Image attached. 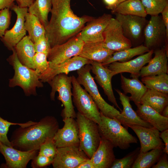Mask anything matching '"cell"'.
<instances>
[{
  "label": "cell",
  "mask_w": 168,
  "mask_h": 168,
  "mask_svg": "<svg viewBox=\"0 0 168 168\" xmlns=\"http://www.w3.org/2000/svg\"><path fill=\"white\" fill-rule=\"evenodd\" d=\"M36 122L30 121L25 123H14L8 121L0 116V141L7 146L12 147L11 142L7 137L10 126L18 125L22 127H25L33 124Z\"/></svg>",
  "instance_id": "37"
},
{
  "label": "cell",
  "mask_w": 168,
  "mask_h": 168,
  "mask_svg": "<svg viewBox=\"0 0 168 168\" xmlns=\"http://www.w3.org/2000/svg\"><path fill=\"white\" fill-rule=\"evenodd\" d=\"M112 17L111 14L105 13L88 22L80 32L84 43L103 42L104 31Z\"/></svg>",
  "instance_id": "17"
},
{
  "label": "cell",
  "mask_w": 168,
  "mask_h": 168,
  "mask_svg": "<svg viewBox=\"0 0 168 168\" xmlns=\"http://www.w3.org/2000/svg\"><path fill=\"white\" fill-rule=\"evenodd\" d=\"M126 0H117V3H116V5H115V7L117 6L120 3H121V2L124 1H125Z\"/></svg>",
  "instance_id": "52"
},
{
  "label": "cell",
  "mask_w": 168,
  "mask_h": 168,
  "mask_svg": "<svg viewBox=\"0 0 168 168\" xmlns=\"http://www.w3.org/2000/svg\"><path fill=\"white\" fill-rule=\"evenodd\" d=\"M15 0H0V10L5 8H11Z\"/></svg>",
  "instance_id": "47"
},
{
  "label": "cell",
  "mask_w": 168,
  "mask_h": 168,
  "mask_svg": "<svg viewBox=\"0 0 168 168\" xmlns=\"http://www.w3.org/2000/svg\"><path fill=\"white\" fill-rule=\"evenodd\" d=\"M140 104L148 106L161 114L164 108L168 105V95L147 89L141 99Z\"/></svg>",
  "instance_id": "29"
},
{
  "label": "cell",
  "mask_w": 168,
  "mask_h": 168,
  "mask_svg": "<svg viewBox=\"0 0 168 168\" xmlns=\"http://www.w3.org/2000/svg\"><path fill=\"white\" fill-rule=\"evenodd\" d=\"M147 15L156 16L168 5V0H140Z\"/></svg>",
  "instance_id": "36"
},
{
  "label": "cell",
  "mask_w": 168,
  "mask_h": 168,
  "mask_svg": "<svg viewBox=\"0 0 168 168\" xmlns=\"http://www.w3.org/2000/svg\"><path fill=\"white\" fill-rule=\"evenodd\" d=\"M164 148H157L145 152H140L132 168H150L157 162L163 153Z\"/></svg>",
  "instance_id": "32"
},
{
  "label": "cell",
  "mask_w": 168,
  "mask_h": 168,
  "mask_svg": "<svg viewBox=\"0 0 168 168\" xmlns=\"http://www.w3.org/2000/svg\"><path fill=\"white\" fill-rule=\"evenodd\" d=\"M114 52L106 47L103 42L84 43L78 56L88 60L102 63L110 58Z\"/></svg>",
  "instance_id": "25"
},
{
  "label": "cell",
  "mask_w": 168,
  "mask_h": 168,
  "mask_svg": "<svg viewBox=\"0 0 168 168\" xmlns=\"http://www.w3.org/2000/svg\"><path fill=\"white\" fill-rule=\"evenodd\" d=\"M12 54L7 59L14 70L12 78L9 80V86L21 87L27 96L37 95V88L42 87L43 85L39 78L40 74L33 69L22 64L19 60L14 48Z\"/></svg>",
  "instance_id": "3"
},
{
  "label": "cell",
  "mask_w": 168,
  "mask_h": 168,
  "mask_svg": "<svg viewBox=\"0 0 168 168\" xmlns=\"http://www.w3.org/2000/svg\"><path fill=\"white\" fill-rule=\"evenodd\" d=\"M91 62L78 55L59 64H54L49 62V68L40 74L39 78L42 82H48L57 75L62 73L68 75L71 72L77 70L86 64H90Z\"/></svg>",
  "instance_id": "16"
},
{
  "label": "cell",
  "mask_w": 168,
  "mask_h": 168,
  "mask_svg": "<svg viewBox=\"0 0 168 168\" xmlns=\"http://www.w3.org/2000/svg\"><path fill=\"white\" fill-rule=\"evenodd\" d=\"M149 49L143 44L119 51L114 52L111 57L105 62L101 63L105 66L115 61L124 62L128 61L134 57L140 55L147 53Z\"/></svg>",
  "instance_id": "31"
},
{
  "label": "cell",
  "mask_w": 168,
  "mask_h": 168,
  "mask_svg": "<svg viewBox=\"0 0 168 168\" xmlns=\"http://www.w3.org/2000/svg\"><path fill=\"white\" fill-rule=\"evenodd\" d=\"M18 5L21 7H28L34 2V0H15Z\"/></svg>",
  "instance_id": "48"
},
{
  "label": "cell",
  "mask_w": 168,
  "mask_h": 168,
  "mask_svg": "<svg viewBox=\"0 0 168 168\" xmlns=\"http://www.w3.org/2000/svg\"><path fill=\"white\" fill-rule=\"evenodd\" d=\"M161 132L160 133V137L162 139L165 144L163 151L164 152L168 154V129Z\"/></svg>",
  "instance_id": "45"
},
{
  "label": "cell",
  "mask_w": 168,
  "mask_h": 168,
  "mask_svg": "<svg viewBox=\"0 0 168 168\" xmlns=\"http://www.w3.org/2000/svg\"><path fill=\"white\" fill-rule=\"evenodd\" d=\"M141 81L147 88L168 94V75L163 73L142 77Z\"/></svg>",
  "instance_id": "35"
},
{
  "label": "cell",
  "mask_w": 168,
  "mask_h": 168,
  "mask_svg": "<svg viewBox=\"0 0 168 168\" xmlns=\"http://www.w3.org/2000/svg\"><path fill=\"white\" fill-rule=\"evenodd\" d=\"M104 3L106 5V8L111 10L115 7L117 0H103Z\"/></svg>",
  "instance_id": "50"
},
{
  "label": "cell",
  "mask_w": 168,
  "mask_h": 168,
  "mask_svg": "<svg viewBox=\"0 0 168 168\" xmlns=\"http://www.w3.org/2000/svg\"><path fill=\"white\" fill-rule=\"evenodd\" d=\"M136 112L142 119L160 131L168 129V118L163 116L151 107L140 104L137 106Z\"/></svg>",
  "instance_id": "26"
},
{
  "label": "cell",
  "mask_w": 168,
  "mask_h": 168,
  "mask_svg": "<svg viewBox=\"0 0 168 168\" xmlns=\"http://www.w3.org/2000/svg\"><path fill=\"white\" fill-rule=\"evenodd\" d=\"M33 43L36 53H44L48 55L51 48L45 35L39 38Z\"/></svg>",
  "instance_id": "42"
},
{
  "label": "cell",
  "mask_w": 168,
  "mask_h": 168,
  "mask_svg": "<svg viewBox=\"0 0 168 168\" xmlns=\"http://www.w3.org/2000/svg\"><path fill=\"white\" fill-rule=\"evenodd\" d=\"M71 0H51V16L45 28V35L51 48L62 44L80 32L94 17L78 16L71 7Z\"/></svg>",
  "instance_id": "1"
},
{
  "label": "cell",
  "mask_w": 168,
  "mask_h": 168,
  "mask_svg": "<svg viewBox=\"0 0 168 168\" xmlns=\"http://www.w3.org/2000/svg\"><path fill=\"white\" fill-rule=\"evenodd\" d=\"M15 13L17 18L14 25L10 30H7L1 40L9 50L14 48L17 44L26 35L25 27V16L28 12V7H21L13 5L11 8Z\"/></svg>",
  "instance_id": "14"
},
{
  "label": "cell",
  "mask_w": 168,
  "mask_h": 168,
  "mask_svg": "<svg viewBox=\"0 0 168 168\" xmlns=\"http://www.w3.org/2000/svg\"><path fill=\"white\" fill-rule=\"evenodd\" d=\"M84 42L80 32L65 43L51 48L47 56L49 62L52 63H60L80 54Z\"/></svg>",
  "instance_id": "11"
},
{
  "label": "cell",
  "mask_w": 168,
  "mask_h": 168,
  "mask_svg": "<svg viewBox=\"0 0 168 168\" xmlns=\"http://www.w3.org/2000/svg\"><path fill=\"white\" fill-rule=\"evenodd\" d=\"M25 29L34 43L45 34V29L37 17L28 12L25 16Z\"/></svg>",
  "instance_id": "34"
},
{
  "label": "cell",
  "mask_w": 168,
  "mask_h": 168,
  "mask_svg": "<svg viewBox=\"0 0 168 168\" xmlns=\"http://www.w3.org/2000/svg\"><path fill=\"white\" fill-rule=\"evenodd\" d=\"M115 18L122 27L124 35L131 42L132 47L144 43V33L148 21L146 17L115 13Z\"/></svg>",
  "instance_id": "9"
},
{
  "label": "cell",
  "mask_w": 168,
  "mask_h": 168,
  "mask_svg": "<svg viewBox=\"0 0 168 168\" xmlns=\"http://www.w3.org/2000/svg\"><path fill=\"white\" fill-rule=\"evenodd\" d=\"M48 55L42 53H36L33 58L35 70L41 74L49 68V63L47 59Z\"/></svg>",
  "instance_id": "39"
},
{
  "label": "cell",
  "mask_w": 168,
  "mask_h": 168,
  "mask_svg": "<svg viewBox=\"0 0 168 168\" xmlns=\"http://www.w3.org/2000/svg\"><path fill=\"white\" fill-rule=\"evenodd\" d=\"M76 118L78 128L79 148L90 159L99 147L101 139L98 124L78 112Z\"/></svg>",
  "instance_id": "6"
},
{
  "label": "cell",
  "mask_w": 168,
  "mask_h": 168,
  "mask_svg": "<svg viewBox=\"0 0 168 168\" xmlns=\"http://www.w3.org/2000/svg\"><path fill=\"white\" fill-rule=\"evenodd\" d=\"M114 147L108 140L101 138L99 147L90 161L94 168H110L115 160Z\"/></svg>",
  "instance_id": "23"
},
{
  "label": "cell",
  "mask_w": 168,
  "mask_h": 168,
  "mask_svg": "<svg viewBox=\"0 0 168 168\" xmlns=\"http://www.w3.org/2000/svg\"><path fill=\"white\" fill-rule=\"evenodd\" d=\"M14 49L20 62L26 66L35 70L33 58L36 52L34 43L29 36H25Z\"/></svg>",
  "instance_id": "28"
},
{
  "label": "cell",
  "mask_w": 168,
  "mask_h": 168,
  "mask_svg": "<svg viewBox=\"0 0 168 168\" xmlns=\"http://www.w3.org/2000/svg\"><path fill=\"white\" fill-rule=\"evenodd\" d=\"M54 159V158L48 157L38 153L31 160V166L33 168H44L52 164Z\"/></svg>",
  "instance_id": "43"
},
{
  "label": "cell",
  "mask_w": 168,
  "mask_h": 168,
  "mask_svg": "<svg viewBox=\"0 0 168 168\" xmlns=\"http://www.w3.org/2000/svg\"><path fill=\"white\" fill-rule=\"evenodd\" d=\"M51 87L50 97L54 100L56 92L58 93V99L61 101L64 108L61 113L63 119L71 117L75 118L76 113L74 109L72 96V76L64 73L59 74L48 82Z\"/></svg>",
  "instance_id": "7"
},
{
  "label": "cell",
  "mask_w": 168,
  "mask_h": 168,
  "mask_svg": "<svg viewBox=\"0 0 168 168\" xmlns=\"http://www.w3.org/2000/svg\"><path fill=\"white\" fill-rule=\"evenodd\" d=\"M63 121L64 126L58 129L53 137L57 147H79L78 128L76 120L70 117L63 119Z\"/></svg>",
  "instance_id": "18"
},
{
  "label": "cell",
  "mask_w": 168,
  "mask_h": 168,
  "mask_svg": "<svg viewBox=\"0 0 168 168\" xmlns=\"http://www.w3.org/2000/svg\"><path fill=\"white\" fill-rule=\"evenodd\" d=\"M161 13L163 21L166 27L167 35L168 36V5L166 6Z\"/></svg>",
  "instance_id": "46"
},
{
  "label": "cell",
  "mask_w": 168,
  "mask_h": 168,
  "mask_svg": "<svg viewBox=\"0 0 168 168\" xmlns=\"http://www.w3.org/2000/svg\"><path fill=\"white\" fill-rule=\"evenodd\" d=\"M39 150L23 151L4 144L0 141V152L6 163L1 165L6 168H26L29 162L38 154Z\"/></svg>",
  "instance_id": "15"
},
{
  "label": "cell",
  "mask_w": 168,
  "mask_h": 168,
  "mask_svg": "<svg viewBox=\"0 0 168 168\" xmlns=\"http://www.w3.org/2000/svg\"><path fill=\"white\" fill-rule=\"evenodd\" d=\"M152 167V168H168V154L163 152L157 162V163L154 165Z\"/></svg>",
  "instance_id": "44"
},
{
  "label": "cell",
  "mask_w": 168,
  "mask_h": 168,
  "mask_svg": "<svg viewBox=\"0 0 168 168\" xmlns=\"http://www.w3.org/2000/svg\"><path fill=\"white\" fill-rule=\"evenodd\" d=\"M104 45L114 52L132 47L130 42L124 36L121 26L115 19L112 18L103 34Z\"/></svg>",
  "instance_id": "12"
},
{
  "label": "cell",
  "mask_w": 168,
  "mask_h": 168,
  "mask_svg": "<svg viewBox=\"0 0 168 168\" xmlns=\"http://www.w3.org/2000/svg\"><path fill=\"white\" fill-rule=\"evenodd\" d=\"M72 102L78 112L86 117L98 124L101 121L100 112L91 96L72 76Z\"/></svg>",
  "instance_id": "8"
},
{
  "label": "cell",
  "mask_w": 168,
  "mask_h": 168,
  "mask_svg": "<svg viewBox=\"0 0 168 168\" xmlns=\"http://www.w3.org/2000/svg\"><path fill=\"white\" fill-rule=\"evenodd\" d=\"M91 65L87 64L77 70L76 79L92 97L100 112L109 118H115L121 124L123 117L120 112L107 102L102 97L98 90L93 77L90 73Z\"/></svg>",
  "instance_id": "5"
},
{
  "label": "cell",
  "mask_w": 168,
  "mask_h": 168,
  "mask_svg": "<svg viewBox=\"0 0 168 168\" xmlns=\"http://www.w3.org/2000/svg\"><path fill=\"white\" fill-rule=\"evenodd\" d=\"M111 13L146 17L147 14L140 0H126L111 10Z\"/></svg>",
  "instance_id": "30"
},
{
  "label": "cell",
  "mask_w": 168,
  "mask_h": 168,
  "mask_svg": "<svg viewBox=\"0 0 168 168\" xmlns=\"http://www.w3.org/2000/svg\"><path fill=\"white\" fill-rule=\"evenodd\" d=\"M138 138L140 143V152H145L152 149L165 146L160 137V131L153 127L147 128L138 125H128Z\"/></svg>",
  "instance_id": "19"
},
{
  "label": "cell",
  "mask_w": 168,
  "mask_h": 168,
  "mask_svg": "<svg viewBox=\"0 0 168 168\" xmlns=\"http://www.w3.org/2000/svg\"><path fill=\"white\" fill-rule=\"evenodd\" d=\"M76 168H94L90 159L81 162Z\"/></svg>",
  "instance_id": "49"
},
{
  "label": "cell",
  "mask_w": 168,
  "mask_h": 168,
  "mask_svg": "<svg viewBox=\"0 0 168 168\" xmlns=\"http://www.w3.org/2000/svg\"><path fill=\"white\" fill-rule=\"evenodd\" d=\"M154 57L148 62V65L141 68L139 77L156 75L163 73L168 74V51L165 46L153 51Z\"/></svg>",
  "instance_id": "22"
},
{
  "label": "cell",
  "mask_w": 168,
  "mask_h": 168,
  "mask_svg": "<svg viewBox=\"0 0 168 168\" xmlns=\"http://www.w3.org/2000/svg\"><path fill=\"white\" fill-rule=\"evenodd\" d=\"M52 6L51 0H35L28 7V12L37 17L45 28L49 23L48 15Z\"/></svg>",
  "instance_id": "33"
},
{
  "label": "cell",
  "mask_w": 168,
  "mask_h": 168,
  "mask_svg": "<svg viewBox=\"0 0 168 168\" xmlns=\"http://www.w3.org/2000/svg\"><path fill=\"white\" fill-rule=\"evenodd\" d=\"M161 114L163 116L168 118V105L166 106L163 109Z\"/></svg>",
  "instance_id": "51"
},
{
  "label": "cell",
  "mask_w": 168,
  "mask_h": 168,
  "mask_svg": "<svg viewBox=\"0 0 168 168\" xmlns=\"http://www.w3.org/2000/svg\"><path fill=\"white\" fill-rule=\"evenodd\" d=\"M57 148L53 138H49L40 146L38 153L48 157L54 158L57 153Z\"/></svg>",
  "instance_id": "40"
},
{
  "label": "cell",
  "mask_w": 168,
  "mask_h": 168,
  "mask_svg": "<svg viewBox=\"0 0 168 168\" xmlns=\"http://www.w3.org/2000/svg\"><path fill=\"white\" fill-rule=\"evenodd\" d=\"M89 159L79 147L57 148L52 164L54 168H76L81 162Z\"/></svg>",
  "instance_id": "13"
},
{
  "label": "cell",
  "mask_w": 168,
  "mask_h": 168,
  "mask_svg": "<svg viewBox=\"0 0 168 168\" xmlns=\"http://www.w3.org/2000/svg\"><path fill=\"white\" fill-rule=\"evenodd\" d=\"M115 90L119 95V99L123 107V109L120 113L123 117L122 124L124 127L127 129L128 125H138L149 128L153 127L142 119L133 110L130 103L129 96L118 89H115Z\"/></svg>",
  "instance_id": "24"
},
{
  "label": "cell",
  "mask_w": 168,
  "mask_h": 168,
  "mask_svg": "<svg viewBox=\"0 0 168 168\" xmlns=\"http://www.w3.org/2000/svg\"><path fill=\"white\" fill-rule=\"evenodd\" d=\"M13 132L10 141L12 147L23 151L39 150L49 138H53L59 128L57 119L51 116L41 119L30 125L20 126Z\"/></svg>",
  "instance_id": "2"
},
{
  "label": "cell",
  "mask_w": 168,
  "mask_h": 168,
  "mask_svg": "<svg viewBox=\"0 0 168 168\" xmlns=\"http://www.w3.org/2000/svg\"><path fill=\"white\" fill-rule=\"evenodd\" d=\"M0 11H1V10H0Z\"/></svg>",
  "instance_id": "53"
},
{
  "label": "cell",
  "mask_w": 168,
  "mask_h": 168,
  "mask_svg": "<svg viewBox=\"0 0 168 168\" xmlns=\"http://www.w3.org/2000/svg\"><path fill=\"white\" fill-rule=\"evenodd\" d=\"M144 45L153 51L164 46L168 51V36L161 16H151L145 27Z\"/></svg>",
  "instance_id": "10"
},
{
  "label": "cell",
  "mask_w": 168,
  "mask_h": 168,
  "mask_svg": "<svg viewBox=\"0 0 168 168\" xmlns=\"http://www.w3.org/2000/svg\"><path fill=\"white\" fill-rule=\"evenodd\" d=\"M100 119V122L98 124L100 135L109 141L114 147L126 150L131 144L138 143L137 138L116 119L108 117L101 113Z\"/></svg>",
  "instance_id": "4"
},
{
  "label": "cell",
  "mask_w": 168,
  "mask_h": 168,
  "mask_svg": "<svg viewBox=\"0 0 168 168\" xmlns=\"http://www.w3.org/2000/svg\"><path fill=\"white\" fill-rule=\"evenodd\" d=\"M11 15L9 8H5L0 12V37H2L9 27Z\"/></svg>",
  "instance_id": "41"
},
{
  "label": "cell",
  "mask_w": 168,
  "mask_h": 168,
  "mask_svg": "<svg viewBox=\"0 0 168 168\" xmlns=\"http://www.w3.org/2000/svg\"><path fill=\"white\" fill-rule=\"evenodd\" d=\"M90 64L91 70L95 75L94 78L103 90L108 100L121 111L114 95L111 84L112 78L116 73L101 63L91 61Z\"/></svg>",
  "instance_id": "20"
},
{
  "label": "cell",
  "mask_w": 168,
  "mask_h": 168,
  "mask_svg": "<svg viewBox=\"0 0 168 168\" xmlns=\"http://www.w3.org/2000/svg\"><path fill=\"white\" fill-rule=\"evenodd\" d=\"M153 54V50H150L146 54L126 62H112L108 65V68L115 72L116 74L126 72L130 73V77H139L141 68L148 63L152 58Z\"/></svg>",
  "instance_id": "21"
},
{
  "label": "cell",
  "mask_w": 168,
  "mask_h": 168,
  "mask_svg": "<svg viewBox=\"0 0 168 168\" xmlns=\"http://www.w3.org/2000/svg\"><path fill=\"white\" fill-rule=\"evenodd\" d=\"M121 87L126 95L131 94L129 97L130 100L133 101L138 106L140 104L141 99L147 89V88L138 79V77L132 79L127 78L121 73L120 74Z\"/></svg>",
  "instance_id": "27"
},
{
  "label": "cell",
  "mask_w": 168,
  "mask_h": 168,
  "mask_svg": "<svg viewBox=\"0 0 168 168\" xmlns=\"http://www.w3.org/2000/svg\"><path fill=\"white\" fill-rule=\"evenodd\" d=\"M138 147L129 152L123 158L115 159L110 168H131L140 152Z\"/></svg>",
  "instance_id": "38"
}]
</instances>
